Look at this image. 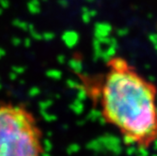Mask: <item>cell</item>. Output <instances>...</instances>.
<instances>
[{"instance_id":"1","label":"cell","mask_w":157,"mask_h":156,"mask_svg":"<svg viewBox=\"0 0 157 156\" xmlns=\"http://www.w3.org/2000/svg\"><path fill=\"white\" fill-rule=\"evenodd\" d=\"M79 87L104 122L123 142L149 150L157 142V85L121 55L100 73L78 74Z\"/></svg>"},{"instance_id":"2","label":"cell","mask_w":157,"mask_h":156,"mask_svg":"<svg viewBox=\"0 0 157 156\" xmlns=\"http://www.w3.org/2000/svg\"><path fill=\"white\" fill-rule=\"evenodd\" d=\"M44 133L22 104L0 102V156H44Z\"/></svg>"}]
</instances>
